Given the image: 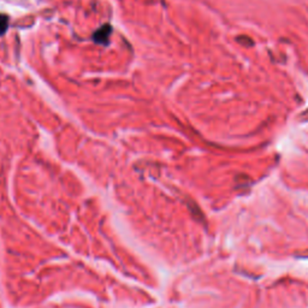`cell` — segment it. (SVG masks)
<instances>
[{"instance_id":"cell-1","label":"cell","mask_w":308,"mask_h":308,"mask_svg":"<svg viewBox=\"0 0 308 308\" xmlns=\"http://www.w3.org/2000/svg\"><path fill=\"white\" fill-rule=\"evenodd\" d=\"M111 32H112V28L110 27V25L109 24L104 25V27H101L100 29L96 30V32L94 33V36H93L94 41H95L96 44L108 45L109 40H110Z\"/></svg>"},{"instance_id":"cell-2","label":"cell","mask_w":308,"mask_h":308,"mask_svg":"<svg viewBox=\"0 0 308 308\" xmlns=\"http://www.w3.org/2000/svg\"><path fill=\"white\" fill-rule=\"evenodd\" d=\"M7 27H9V17L5 16V15H0V36L5 34Z\"/></svg>"}]
</instances>
